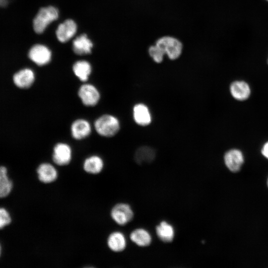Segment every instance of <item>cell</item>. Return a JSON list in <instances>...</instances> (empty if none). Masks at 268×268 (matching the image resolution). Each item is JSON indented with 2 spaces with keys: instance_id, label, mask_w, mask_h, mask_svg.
Here are the masks:
<instances>
[{
  "instance_id": "6da1fadb",
  "label": "cell",
  "mask_w": 268,
  "mask_h": 268,
  "mask_svg": "<svg viewBox=\"0 0 268 268\" xmlns=\"http://www.w3.org/2000/svg\"><path fill=\"white\" fill-rule=\"evenodd\" d=\"M94 128L97 134L104 137H112L116 135L120 129V123L116 116L104 114L94 121Z\"/></svg>"
},
{
  "instance_id": "7a4b0ae2",
  "label": "cell",
  "mask_w": 268,
  "mask_h": 268,
  "mask_svg": "<svg viewBox=\"0 0 268 268\" xmlns=\"http://www.w3.org/2000/svg\"><path fill=\"white\" fill-rule=\"evenodd\" d=\"M59 17V11L53 6L41 8L34 17L33 27L34 31L37 34L44 32L48 26Z\"/></svg>"
},
{
  "instance_id": "3957f363",
  "label": "cell",
  "mask_w": 268,
  "mask_h": 268,
  "mask_svg": "<svg viewBox=\"0 0 268 268\" xmlns=\"http://www.w3.org/2000/svg\"><path fill=\"white\" fill-rule=\"evenodd\" d=\"M155 44L171 60L179 58L182 53L183 46L182 42L173 36H162L156 40Z\"/></svg>"
},
{
  "instance_id": "277c9868",
  "label": "cell",
  "mask_w": 268,
  "mask_h": 268,
  "mask_svg": "<svg viewBox=\"0 0 268 268\" xmlns=\"http://www.w3.org/2000/svg\"><path fill=\"white\" fill-rule=\"evenodd\" d=\"M77 95L82 104L88 107L96 106L101 99L98 89L93 84L83 82L78 88Z\"/></svg>"
},
{
  "instance_id": "5b68a950",
  "label": "cell",
  "mask_w": 268,
  "mask_h": 268,
  "mask_svg": "<svg viewBox=\"0 0 268 268\" xmlns=\"http://www.w3.org/2000/svg\"><path fill=\"white\" fill-rule=\"evenodd\" d=\"M72 157V150L69 144L58 142L54 145L52 158L55 164L61 166L67 165L71 161Z\"/></svg>"
},
{
  "instance_id": "8992f818",
  "label": "cell",
  "mask_w": 268,
  "mask_h": 268,
  "mask_svg": "<svg viewBox=\"0 0 268 268\" xmlns=\"http://www.w3.org/2000/svg\"><path fill=\"white\" fill-rule=\"evenodd\" d=\"M243 153L237 148L227 151L224 155V162L226 168L233 173L239 172L245 163Z\"/></svg>"
},
{
  "instance_id": "52a82bcc",
  "label": "cell",
  "mask_w": 268,
  "mask_h": 268,
  "mask_svg": "<svg viewBox=\"0 0 268 268\" xmlns=\"http://www.w3.org/2000/svg\"><path fill=\"white\" fill-rule=\"evenodd\" d=\"M110 215L117 224L122 226L127 224L133 219L134 212L128 204L119 203L112 207Z\"/></svg>"
},
{
  "instance_id": "ba28073f",
  "label": "cell",
  "mask_w": 268,
  "mask_h": 268,
  "mask_svg": "<svg viewBox=\"0 0 268 268\" xmlns=\"http://www.w3.org/2000/svg\"><path fill=\"white\" fill-rule=\"evenodd\" d=\"M28 57L37 65L43 66L50 62L52 53L47 46L42 44H36L30 49Z\"/></svg>"
},
{
  "instance_id": "9c48e42d",
  "label": "cell",
  "mask_w": 268,
  "mask_h": 268,
  "mask_svg": "<svg viewBox=\"0 0 268 268\" xmlns=\"http://www.w3.org/2000/svg\"><path fill=\"white\" fill-rule=\"evenodd\" d=\"M90 123L86 119L78 118L72 122L70 127L71 137L76 140H81L88 137L92 132Z\"/></svg>"
},
{
  "instance_id": "30bf717a",
  "label": "cell",
  "mask_w": 268,
  "mask_h": 268,
  "mask_svg": "<svg viewBox=\"0 0 268 268\" xmlns=\"http://www.w3.org/2000/svg\"><path fill=\"white\" fill-rule=\"evenodd\" d=\"M39 180L44 184H50L58 178V172L55 167L48 162L41 163L37 168Z\"/></svg>"
},
{
  "instance_id": "8fae6325",
  "label": "cell",
  "mask_w": 268,
  "mask_h": 268,
  "mask_svg": "<svg viewBox=\"0 0 268 268\" xmlns=\"http://www.w3.org/2000/svg\"><path fill=\"white\" fill-rule=\"evenodd\" d=\"M77 31V25L71 19H67L59 25L56 35L58 40L62 43H66L72 38Z\"/></svg>"
},
{
  "instance_id": "7c38bea8",
  "label": "cell",
  "mask_w": 268,
  "mask_h": 268,
  "mask_svg": "<svg viewBox=\"0 0 268 268\" xmlns=\"http://www.w3.org/2000/svg\"><path fill=\"white\" fill-rule=\"evenodd\" d=\"M35 79V73L29 68H25L20 70L14 74L13 77L15 85L22 89L30 87L34 83Z\"/></svg>"
},
{
  "instance_id": "4fadbf2b",
  "label": "cell",
  "mask_w": 268,
  "mask_h": 268,
  "mask_svg": "<svg viewBox=\"0 0 268 268\" xmlns=\"http://www.w3.org/2000/svg\"><path fill=\"white\" fill-rule=\"evenodd\" d=\"M230 92L232 96L240 101L248 99L251 93L249 84L244 80H235L230 85Z\"/></svg>"
},
{
  "instance_id": "5bb4252c",
  "label": "cell",
  "mask_w": 268,
  "mask_h": 268,
  "mask_svg": "<svg viewBox=\"0 0 268 268\" xmlns=\"http://www.w3.org/2000/svg\"><path fill=\"white\" fill-rule=\"evenodd\" d=\"M104 163L101 156L92 155L86 157L83 163V169L87 173L96 175L102 172Z\"/></svg>"
},
{
  "instance_id": "9a60e30c",
  "label": "cell",
  "mask_w": 268,
  "mask_h": 268,
  "mask_svg": "<svg viewBox=\"0 0 268 268\" xmlns=\"http://www.w3.org/2000/svg\"><path fill=\"white\" fill-rule=\"evenodd\" d=\"M93 44L85 34L77 37L72 42L73 52L78 55H84L91 53Z\"/></svg>"
},
{
  "instance_id": "2e32d148",
  "label": "cell",
  "mask_w": 268,
  "mask_h": 268,
  "mask_svg": "<svg viewBox=\"0 0 268 268\" xmlns=\"http://www.w3.org/2000/svg\"><path fill=\"white\" fill-rule=\"evenodd\" d=\"M72 71L75 76L81 82H87L92 72L91 64L87 61L79 60L74 63Z\"/></svg>"
},
{
  "instance_id": "e0dca14e",
  "label": "cell",
  "mask_w": 268,
  "mask_h": 268,
  "mask_svg": "<svg viewBox=\"0 0 268 268\" xmlns=\"http://www.w3.org/2000/svg\"><path fill=\"white\" fill-rule=\"evenodd\" d=\"M107 244L112 251L121 252L126 248L127 244L126 238L121 232H113L107 238Z\"/></svg>"
},
{
  "instance_id": "ac0fdd59",
  "label": "cell",
  "mask_w": 268,
  "mask_h": 268,
  "mask_svg": "<svg viewBox=\"0 0 268 268\" xmlns=\"http://www.w3.org/2000/svg\"><path fill=\"white\" fill-rule=\"evenodd\" d=\"M133 117L135 123L140 126H147L151 121V117L147 107L143 104H136L133 108Z\"/></svg>"
},
{
  "instance_id": "d6986e66",
  "label": "cell",
  "mask_w": 268,
  "mask_h": 268,
  "mask_svg": "<svg viewBox=\"0 0 268 268\" xmlns=\"http://www.w3.org/2000/svg\"><path fill=\"white\" fill-rule=\"evenodd\" d=\"M155 157L154 150L147 146H143L138 148L134 154V160L139 165L149 163L152 162Z\"/></svg>"
},
{
  "instance_id": "ffe728a7",
  "label": "cell",
  "mask_w": 268,
  "mask_h": 268,
  "mask_svg": "<svg viewBox=\"0 0 268 268\" xmlns=\"http://www.w3.org/2000/svg\"><path fill=\"white\" fill-rule=\"evenodd\" d=\"M156 234L164 242L172 241L174 237V230L172 225L166 221H162L156 228Z\"/></svg>"
},
{
  "instance_id": "44dd1931",
  "label": "cell",
  "mask_w": 268,
  "mask_h": 268,
  "mask_svg": "<svg viewBox=\"0 0 268 268\" xmlns=\"http://www.w3.org/2000/svg\"><path fill=\"white\" fill-rule=\"evenodd\" d=\"M131 240L137 245L145 247L150 245L151 237L149 233L141 228L136 229L130 234Z\"/></svg>"
},
{
  "instance_id": "7402d4cb",
  "label": "cell",
  "mask_w": 268,
  "mask_h": 268,
  "mask_svg": "<svg viewBox=\"0 0 268 268\" xmlns=\"http://www.w3.org/2000/svg\"><path fill=\"white\" fill-rule=\"evenodd\" d=\"M7 169L4 166H0V198L7 196L12 188V184L7 174Z\"/></svg>"
},
{
  "instance_id": "603a6c76",
  "label": "cell",
  "mask_w": 268,
  "mask_h": 268,
  "mask_svg": "<svg viewBox=\"0 0 268 268\" xmlns=\"http://www.w3.org/2000/svg\"><path fill=\"white\" fill-rule=\"evenodd\" d=\"M148 54L152 60L156 63L163 61L165 55L162 50L156 44L150 46L148 50Z\"/></svg>"
},
{
  "instance_id": "cb8c5ba5",
  "label": "cell",
  "mask_w": 268,
  "mask_h": 268,
  "mask_svg": "<svg viewBox=\"0 0 268 268\" xmlns=\"http://www.w3.org/2000/svg\"><path fill=\"white\" fill-rule=\"evenodd\" d=\"M10 222L11 218L9 213L5 209L0 208V229L8 225Z\"/></svg>"
},
{
  "instance_id": "d4e9b609",
  "label": "cell",
  "mask_w": 268,
  "mask_h": 268,
  "mask_svg": "<svg viewBox=\"0 0 268 268\" xmlns=\"http://www.w3.org/2000/svg\"><path fill=\"white\" fill-rule=\"evenodd\" d=\"M261 152L262 155L268 160V141L262 146Z\"/></svg>"
},
{
  "instance_id": "484cf974",
  "label": "cell",
  "mask_w": 268,
  "mask_h": 268,
  "mask_svg": "<svg viewBox=\"0 0 268 268\" xmlns=\"http://www.w3.org/2000/svg\"><path fill=\"white\" fill-rule=\"evenodd\" d=\"M8 3L7 0H0V6L4 7L7 5Z\"/></svg>"
},
{
  "instance_id": "4316f807",
  "label": "cell",
  "mask_w": 268,
  "mask_h": 268,
  "mask_svg": "<svg viewBox=\"0 0 268 268\" xmlns=\"http://www.w3.org/2000/svg\"><path fill=\"white\" fill-rule=\"evenodd\" d=\"M267 186H268V177L267 181Z\"/></svg>"
},
{
  "instance_id": "83f0119b",
  "label": "cell",
  "mask_w": 268,
  "mask_h": 268,
  "mask_svg": "<svg viewBox=\"0 0 268 268\" xmlns=\"http://www.w3.org/2000/svg\"><path fill=\"white\" fill-rule=\"evenodd\" d=\"M0 251H1V250H0Z\"/></svg>"
},
{
  "instance_id": "f1b7e54d",
  "label": "cell",
  "mask_w": 268,
  "mask_h": 268,
  "mask_svg": "<svg viewBox=\"0 0 268 268\" xmlns=\"http://www.w3.org/2000/svg\"><path fill=\"white\" fill-rule=\"evenodd\" d=\"M267 63H268V58Z\"/></svg>"
},
{
  "instance_id": "f546056e",
  "label": "cell",
  "mask_w": 268,
  "mask_h": 268,
  "mask_svg": "<svg viewBox=\"0 0 268 268\" xmlns=\"http://www.w3.org/2000/svg\"><path fill=\"white\" fill-rule=\"evenodd\" d=\"M267 1H268V0H266Z\"/></svg>"
}]
</instances>
